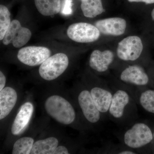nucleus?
<instances>
[{
    "mask_svg": "<svg viewBox=\"0 0 154 154\" xmlns=\"http://www.w3.org/2000/svg\"><path fill=\"white\" fill-rule=\"evenodd\" d=\"M48 114L61 124L70 125L75 121L76 113L71 104L58 95L49 96L45 103Z\"/></svg>",
    "mask_w": 154,
    "mask_h": 154,
    "instance_id": "nucleus-1",
    "label": "nucleus"
},
{
    "mask_svg": "<svg viewBox=\"0 0 154 154\" xmlns=\"http://www.w3.org/2000/svg\"><path fill=\"white\" fill-rule=\"evenodd\" d=\"M153 139L151 130L143 122H136L125 132L123 140L127 147L139 149L147 145Z\"/></svg>",
    "mask_w": 154,
    "mask_h": 154,
    "instance_id": "nucleus-2",
    "label": "nucleus"
},
{
    "mask_svg": "<svg viewBox=\"0 0 154 154\" xmlns=\"http://www.w3.org/2000/svg\"><path fill=\"white\" fill-rule=\"evenodd\" d=\"M134 104L133 99L127 91L121 88L116 89L113 92L108 113L115 121H122L132 109Z\"/></svg>",
    "mask_w": 154,
    "mask_h": 154,
    "instance_id": "nucleus-3",
    "label": "nucleus"
},
{
    "mask_svg": "<svg viewBox=\"0 0 154 154\" xmlns=\"http://www.w3.org/2000/svg\"><path fill=\"white\" fill-rule=\"evenodd\" d=\"M69 60L63 53H58L50 57L39 68L38 72L42 79L53 81L60 76L67 68Z\"/></svg>",
    "mask_w": 154,
    "mask_h": 154,
    "instance_id": "nucleus-4",
    "label": "nucleus"
},
{
    "mask_svg": "<svg viewBox=\"0 0 154 154\" xmlns=\"http://www.w3.org/2000/svg\"><path fill=\"white\" fill-rule=\"evenodd\" d=\"M100 33L96 26L85 22L72 24L67 30L69 38L80 43H89L96 41L100 36Z\"/></svg>",
    "mask_w": 154,
    "mask_h": 154,
    "instance_id": "nucleus-5",
    "label": "nucleus"
},
{
    "mask_svg": "<svg viewBox=\"0 0 154 154\" xmlns=\"http://www.w3.org/2000/svg\"><path fill=\"white\" fill-rule=\"evenodd\" d=\"M32 36L28 28L22 27L17 20L11 22V25L2 40L3 44L7 45L12 43L16 48H20L28 43Z\"/></svg>",
    "mask_w": 154,
    "mask_h": 154,
    "instance_id": "nucleus-6",
    "label": "nucleus"
},
{
    "mask_svg": "<svg viewBox=\"0 0 154 154\" xmlns=\"http://www.w3.org/2000/svg\"><path fill=\"white\" fill-rule=\"evenodd\" d=\"M143 49V45L140 37L136 36H129L119 43L117 54L122 60L134 61L140 57Z\"/></svg>",
    "mask_w": 154,
    "mask_h": 154,
    "instance_id": "nucleus-7",
    "label": "nucleus"
},
{
    "mask_svg": "<svg viewBox=\"0 0 154 154\" xmlns=\"http://www.w3.org/2000/svg\"><path fill=\"white\" fill-rule=\"evenodd\" d=\"M51 51L47 48L30 46L19 50L18 60L22 63L30 66L39 65L50 57Z\"/></svg>",
    "mask_w": 154,
    "mask_h": 154,
    "instance_id": "nucleus-8",
    "label": "nucleus"
},
{
    "mask_svg": "<svg viewBox=\"0 0 154 154\" xmlns=\"http://www.w3.org/2000/svg\"><path fill=\"white\" fill-rule=\"evenodd\" d=\"M78 101L86 119L91 123L99 122L102 113L96 107L90 91L85 89L81 91L78 95Z\"/></svg>",
    "mask_w": 154,
    "mask_h": 154,
    "instance_id": "nucleus-9",
    "label": "nucleus"
},
{
    "mask_svg": "<svg viewBox=\"0 0 154 154\" xmlns=\"http://www.w3.org/2000/svg\"><path fill=\"white\" fill-rule=\"evenodd\" d=\"M120 80L123 83L137 87L147 85L148 76L143 68L140 66H129L122 71L120 75Z\"/></svg>",
    "mask_w": 154,
    "mask_h": 154,
    "instance_id": "nucleus-10",
    "label": "nucleus"
},
{
    "mask_svg": "<svg viewBox=\"0 0 154 154\" xmlns=\"http://www.w3.org/2000/svg\"><path fill=\"white\" fill-rule=\"evenodd\" d=\"M96 107L102 114L108 113L113 92L107 86H94L90 91Z\"/></svg>",
    "mask_w": 154,
    "mask_h": 154,
    "instance_id": "nucleus-11",
    "label": "nucleus"
},
{
    "mask_svg": "<svg viewBox=\"0 0 154 154\" xmlns=\"http://www.w3.org/2000/svg\"><path fill=\"white\" fill-rule=\"evenodd\" d=\"M95 26L105 35L119 36L125 32L126 22L121 18H108L97 21Z\"/></svg>",
    "mask_w": 154,
    "mask_h": 154,
    "instance_id": "nucleus-12",
    "label": "nucleus"
},
{
    "mask_svg": "<svg viewBox=\"0 0 154 154\" xmlns=\"http://www.w3.org/2000/svg\"><path fill=\"white\" fill-rule=\"evenodd\" d=\"M33 112V106L31 102H26L22 105L12 124V134L18 135L25 129L29 123Z\"/></svg>",
    "mask_w": 154,
    "mask_h": 154,
    "instance_id": "nucleus-13",
    "label": "nucleus"
},
{
    "mask_svg": "<svg viewBox=\"0 0 154 154\" xmlns=\"http://www.w3.org/2000/svg\"><path fill=\"white\" fill-rule=\"evenodd\" d=\"M114 60V54L112 51L105 50L101 51L95 50L91 54L89 60V64L94 70L103 72L108 70Z\"/></svg>",
    "mask_w": 154,
    "mask_h": 154,
    "instance_id": "nucleus-14",
    "label": "nucleus"
},
{
    "mask_svg": "<svg viewBox=\"0 0 154 154\" xmlns=\"http://www.w3.org/2000/svg\"><path fill=\"white\" fill-rule=\"evenodd\" d=\"M17 92L11 87H5L0 91V119H4L10 114L17 100Z\"/></svg>",
    "mask_w": 154,
    "mask_h": 154,
    "instance_id": "nucleus-15",
    "label": "nucleus"
},
{
    "mask_svg": "<svg viewBox=\"0 0 154 154\" xmlns=\"http://www.w3.org/2000/svg\"><path fill=\"white\" fill-rule=\"evenodd\" d=\"M58 143L57 139L53 137L39 140L34 142L30 154H52Z\"/></svg>",
    "mask_w": 154,
    "mask_h": 154,
    "instance_id": "nucleus-16",
    "label": "nucleus"
},
{
    "mask_svg": "<svg viewBox=\"0 0 154 154\" xmlns=\"http://www.w3.org/2000/svg\"><path fill=\"white\" fill-rule=\"evenodd\" d=\"M38 12L44 16L58 14L60 11V0H34Z\"/></svg>",
    "mask_w": 154,
    "mask_h": 154,
    "instance_id": "nucleus-17",
    "label": "nucleus"
},
{
    "mask_svg": "<svg viewBox=\"0 0 154 154\" xmlns=\"http://www.w3.org/2000/svg\"><path fill=\"white\" fill-rule=\"evenodd\" d=\"M81 9L84 16L93 18L105 12L102 0H82Z\"/></svg>",
    "mask_w": 154,
    "mask_h": 154,
    "instance_id": "nucleus-18",
    "label": "nucleus"
},
{
    "mask_svg": "<svg viewBox=\"0 0 154 154\" xmlns=\"http://www.w3.org/2000/svg\"><path fill=\"white\" fill-rule=\"evenodd\" d=\"M32 138L25 137L16 141L13 146V154H30L34 144Z\"/></svg>",
    "mask_w": 154,
    "mask_h": 154,
    "instance_id": "nucleus-19",
    "label": "nucleus"
},
{
    "mask_svg": "<svg viewBox=\"0 0 154 154\" xmlns=\"http://www.w3.org/2000/svg\"><path fill=\"white\" fill-rule=\"evenodd\" d=\"M140 105L146 111L154 114V90H147L138 96Z\"/></svg>",
    "mask_w": 154,
    "mask_h": 154,
    "instance_id": "nucleus-20",
    "label": "nucleus"
},
{
    "mask_svg": "<svg viewBox=\"0 0 154 154\" xmlns=\"http://www.w3.org/2000/svg\"><path fill=\"white\" fill-rule=\"evenodd\" d=\"M11 23V13L5 6L0 5V40H3Z\"/></svg>",
    "mask_w": 154,
    "mask_h": 154,
    "instance_id": "nucleus-21",
    "label": "nucleus"
},
{
    "mask_svg": "<svg viewBox=\"0 0 154 154\" xmlns=\"http://www.w3.org/2000/svg\"><path fill=\"white\" fill-rule=\"evenodd\" d=\"M72 0H63L62 7L61 8V13L64 15H71L72 13Z\"/></svg>",
    "mask_w": 154,
    "mask_h": 154,
    "instance_id": "nucleus-22",
    "label": "nucleus"
},
{
    "mask_svg": "<svg viewBox=\"0 0 154 154\" xmlns=\"http://www.w3.org/2000/svg\"><path fill=\"white\" fill-rule=\"evenodd\" d=\"M69 154L68 149L63 146H57L52 154Z\"/></svg>",
    "mask_w": 154,
    "mask_h": 154,
    "instance_id": "nucleus-23",
    "label": "nucleus"
},
{
    "mask_svg": "<svg viewBox=\"0 0 154 154\" xmlns=\"http://www.w3.org/2000/svg\"><path fill=\"white\" fill-rule=\"evenodd\" d=\"M6 77L2 71H0V91L5 88L6 85Z\"/></svg>",
    "mask_w": 154,
    "mask_h": 154,
    "instance_id": "nucleus-24",
    "label": "nucleus"
},
{
    "mask_svg": "<svg viewBox=\"0 0 154 154\" xmlns=\"http://www.w3.org/2000/svg\"><path fill=\"white\" fill-rule=\"evenodd\" d=\"M128 2H144L146 4H154V0H128Z\"/></svg>",
    "mask_w": 154,
    "mask_h": 154,
    "instance_id": "nucleus-25",
    "label": "nucleus"
},
{
    "mask_svg": "<svg viewBox=\"0 0 154 154\" xmlns=\"http://www.w3.org/2000/svg\"><path fill=\"white\" fill-rule=\"evenodd\" d=\"M151 15L153 20H154V9L152 10V11Z\"/></svg>",
    "mask_w": 154,
    "mask_h": 154,
    "instance_id": "nucleus-26",
    "label": "nucleus"
},
{
    "mask_svg": "<svg viewBox=\"0 0 154 154\" xmlns=\"http://www.w3.org/2000/svg\"><path fill=\"white\" fill-rule=\"evenodd\" d=\"M153 139H154V133L153 134Z\"/></svg>",
    "mask_w": 154,
    "mask_h": 154,
    "instance_id": "nucleus-27",
    "label": "nucleus"
}]
</instances>
